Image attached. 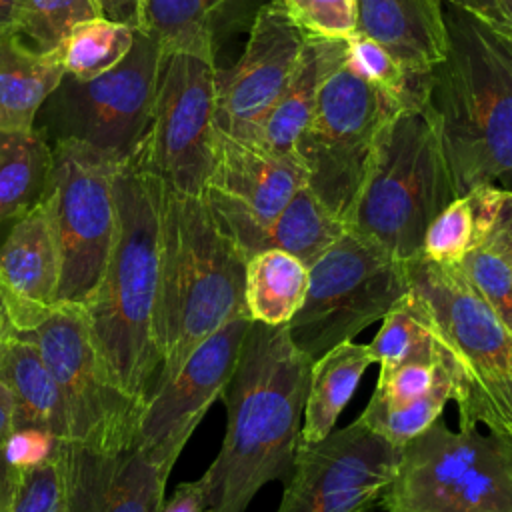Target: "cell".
<instances>
[{
    "label": "cell",
    "instance_id": "obj_1",
    "mask_svg": "<svg viewBox=\"0 0 512 512\" xmlns=\"http://www.w3.org/2000/svg\"><path fill=\"white\" fill-rule=\"evenodd\" d=\"M310 368L312 360L294 346L286 324L250 322L220 396L226 406L224 442L200 476L208 508L244 512L264 484H288L300 448Z\"/></svg>",
    "mask_w": 512,
    "mask_h": 512
},
{
    "label": "cell",
    "instance_id": "obj_2",
    "mask_svg": "<svg viewBox=\"0 0 512 512\" xmlns=\"http://www.w3.org/2000/svg\"><path fill=\"white\" fill-rule=\"evenodd\" d=\"M448 48L426 72L428 110L456 194L512 180V34L442 0Z\"/></svg>",
    "mask_w": 512,
    "mask_h": 512
},
{
    "label": "cell",
    "instance_id": "obj_3",
    "mask_svg": "<svg viewBox=\"0 0 512 512\" xmlns=\"http://www.w3.org/2000/svg\"><path fill=\"white\" fill-rule=\"evenodd\" d=\"M112 190L116 236L102 282L84 312L110 378L144 404L160 374L156 300L166 184L132 160L114 172Z\"/></svg>",
    "mask_w": 512,
    "mask_h": 512
},
{
    "label": "cell",
    "instance_id": "obj_4",
    "mask_svg": "<svg viewBox=\"0 0 512 512\" xmlns=\"http://www.w3.org/2000/svg\"><path fill=\"white\" fill-rule=\"evenodd\" d=\"M246 260L216 222L204 196L166 186L156 300V386L174 376L190 352L220 326L236 316H248Z\"/></svg>",
    "mask_w": 512,
    "mask_h": 512
},
{
    "label": "cell",
    "instance_id": "obj_5",
    "mask_svg": "<svg viewBox=\"0 0 512 512\" xmlns=\"http://www.w3.org/2000/svg\"><path fill=\"white\" fill-rule=\"evenodd\" d=\"M406 268L436 334L458 424H486L492 434L512 438V332L460 264L418 256Z\"/></svg>",
    "mask_w": 512,
    "mask_h": 512
},
{
    "label": "cell",
    "instance_id": "obj_6",
    "mask_svg": "<svg viewBox=\"0 0 512 512\" xmlns=\"http://www.w3.org/2000/svg\"><path fill=\"white\" fill-rule=\"evenodd\" d=\"M456 196L428 110L408 104L382 132L346 228L408 262L422 254L426 228Z\"/></svg>",
    "mask_w": 512,
    "mask_h": 512
},
{
    "label": "cell",
    "instance_id": "obj_7",
    "mask_svg": "<svg viewBox=\"0 0 512 512\" xmlns=\"http://www.w3.org/2000/svg\"><path fill=\"white\" fill-rule=\"evenodd\" d=\"M386 512H512V438L440 418L402 446Z\"/></svg>",
    "mask_w": 512,
    "mask_h": 512
},
{
    "label": "cell",
    "instance_id": "obj_8",
    "mask_svg": "<svg viewBox=\"0 0 512 512\" xmlns=\"http://www.w3.org/2000/svg\"><path fill=\"white\" fill-rule=\"evenodd\" d=\"M162 56L160 44L136 30L126 58L106 74L86 82L64 74L32 128L50 148L70 140L92 148L116 170L130 164L150 128Z\"/></svg>",
    "mask_w": 512,
    "mask_h": 512
},
{
    "label": "cell",
    "instance_id": "obj_9",
    "mask_svg": "<svg viewBox=\"0 0 512 512\" xmlns=\"http://www.w3.org/2000/svg\"><path fill=\"white\" fill-rule=\"evenodd\" d=\"M402 108L348 58L324 82L296 158L306 186L344 224L354 210L382 132Z\"/></svg>",
    "mask_w": 512,
    "mask_h": 512
},
{
    "label": "cell",
    "instance_id": "obj_10",
    "mask_svg": "<svg viewBox=\"0 0 512 512\" xmlns=\"http://www.w3.org/2000/svg\"><path fill=\"white\" fill-rule=\"evenodd\" d=\"M408 292L406 262L346 228L308 268L306 296L286 324L288 334L314 362L382 320Z\"/></svg>",
    "mask_w": 512,
    "mask_h": 512
},
{
    "label": "cell",
    "instance_id": "obj_11",
    "mask_svg": "<svg viewBox=\"0 0 512 512\" xmlns=\"http://www.w3.org/2000/svg\"><path fill=\"white\" fill-rule=\"evenodd\" d=\"M42 354L66 408L68 442L122 450L136 442L142 406L102 364L84 306L54 304L28 330L18 332Z\"/></svg>",
    "mask_w": 512,
    "mask_h": 512
},
{
    "label": "cell",
    "instance_id": "obj_12",
    "mask_svg": "<svg viewBox=\"0 0 512 512\" xmlns=\"http://www.w3.org/2000/svg\"><path fill=\"white\" fill-rule=\"evenodd\" d=\"M114 172L112 164L80 142L52 146L44 200L60 256L56 304L86 306L102 282L116 236Z\"/></svg>",
    "mask_w": 512,
    "mask_h": 512
},
{
    "label": "cell",
    "instance_id": "obj_13",
    "mask_svg": "<svg viewBox=\"0 0 512 512\" xmlns=\"http://www.w3.org/2000/svg\"><path fill=\"white\" fill-rule=\"evenodd\" d=\"M216 52H166L158 70L152 120L134 158L168 188L202 196L216 142Z\"/></svg>",
    "mask_w": 512,
    "mask_h": 512
},
{
    "label": "cell",
    "instance_id": "obj_14",
    "mask_svg": "<svg viewBox=\"0 0 512 512\" xmlns=\"http://www.w3.org/2000/svg\"><path fill=\"white\" fill-rule=\"evenodd\" d=\"M400 452L358 418L300 444L276 512H368L394 480Z\"/></svg>",
    "mask_w": 512,
    "mask_h": 512
},
{
    "label": "cell",
    "instance_id": "obj_15",
    "mask_svg": "<svg viewBox=\"0 0 512 512\" xmlns=\"http://www.w3.org/2000/svg\"><path fill=\"white\" fill-rule=\"evenodd\" d=\"M304 184L296 156H280L216 130L214 162L202 196L246 258L260 252L264 228Z\"/></svg>",
    "mask_w": 512,
    "mask_h": 512
},
{
    "label": "cell",
    "instance_id": "obj_16",
    "mask_svg": "<svg viewBox=\"0 0 512 512\" xmlns=\"http://www.w3.org/2000/svg\"><path fill=\"white\" fill-rule=\"evenodd\" d=\"M248 316H236L202 340L178 372L160 382L146 398L136 444L164 470H172L184 444L218 400L234 372Z\"/></svg>",
    "mask_w": 512,
    "mask_h": 512
},
{
    "label": "cell",
    "instance_id": "obj_17",
    "mask_svg": "<svg viewBox=\"0 0 512 512\" xmlns=\"http://www.w3.org/2000/svg\"><path fill=\"white\" fill-rule=\"evenodd\" d=\"M308 34L280 0L258 8L242 56L226 74L218 72L216 130L254 142L256 132L288 84Z\"/></svg>",
    "mask_w": 512,
    "mask_h": 512
},
{
    "label": "cell",
    "instance_id": "obj_18",
    "mask_svg": "<svg viewBox=\"0 0 512 512\" xmlns=\"http://www.w3.org/2000/svg\"><path fill=\"white\" fill-rule=\"evenodd\" d=\"M70 512H160L168 470L136 442L100 450L58 440L54 450Z\"/></svg>",
    "mask_w": 512,
    "mask_h": 512
},
{
    "label": "cell",
    "instance_id": "obj_19",
    "mask_svg": "<svg viewBox=\"0 0 512 512\" xmlns=\"http://www.w3.org/2000/svg\"><path fill=\"white\" fill-rule=\"evenodd\" d=\"M0 278L6 288L14 334L28 330L56 304L60 256L50 208L44 198L14 218L0 244Z\"/></svg>",
    "mask_w": 512,
    "mask_h": 512
},
{
    "label": "cell",
    "instance_id": "obj_20",
    "mask_svg": "<svg viewBox=\"0 0 512 512\" xmlns=\"http://www.w3.org/2000/svg\"><path fill=\"white\" fill-rule=\"evenodd\" d=\"M356 32L388 48L412 76H424L446 54L442 0H354Z\"/></svg>",
    "mask_w": 512,
    "mask_h": 512
},
{
    "label": "cell",
    "instance_id": "obj_21",
    "mask_svg": "<svg viewBox=\"0 0 512 512\" xmlns=\"http://www.w3.org/2000/svg\"><path fill=\"white\" fill-rule=\"evenodd\" d=\"M348 54L346 38L308 34L288 84L262 120L252 144L280 156H296V144L314 114L324 82Z\"/></svg>",
    "mask_w": 512,
    "mask_h": 512
},
{
    "label": "cell",
    "instance_id": "obj_22",
    "mask_svg": "<svg viewBox=\"0 0 512 512\" xmlns=\"http://www.w3.org/2000/svg\"><path fill=\"white\" fill-rule=\"evenodd\" d=\"M60 48L34 50L10 24L0 28V130H30L64 76Z\"/></svg>",
    "mask_w": 512,
    "mask_h": 512
},
{
    "label": "cell",
    "instance_id": "obj_23",
    "mask_svg": "<svg viewBox=\"0 0 512 512\" xmlns=\"http://www.w3.org/2000/svg\"><path fill=\"white\" fill-rule=\"evenodd\" d=\"M0 380L16 402V428H42L68 440V420L60 388L38 348L16 334L0 338Z\"/></svg>",
    "mask_w": 512,
    "mask_h": 512
},
{
    "label": "cell",
    "instance_id": "obj_24",
    "mask_svg": "<svg viewBox=\"0 0 512 512\" xmlns=\"http://www.w3.org/2000/svg\"><path fill=\"white\" fill-rule=\"evenodd\" d=\"M374 362L376 358L370 346L352 340L336 344L312 362L300 444L320 442L334 430L340 412Z\"/></svg>",
    "mask_w": 512,
    "mask_h": 512
},
{
    "label": "cell",
    "instance_id": "obj_25",
    "mask_svg": "<svg viewBox=\"0 0 512 512\" xmlns=\"http://www.w3.org/2000/svg\"><path fill=\"white\" fill-rule=\"evenodd\" d=\"M504 190L484 184L456 196L426 228L420 256L440 264H460L466 254L484 244L502 204Z\"/></svg>",
    "mask_w": 512,
    "mask_h": 512
},
{
    "label": "cell",
    "instance_id": "obj_26",
    "mask_svg": "<svg viewBox=\"0 0 512 512\" xmlns=\"http://www.w3.org/2000/svg\"><path fill=\"white\" fill-rule=\"evenodd\" d=\"M308 266L296 256L268 248L246 260L244 306L252 322L288 324L304 302Z\"/></svg>",
    "mask_w": 512,
    "mask_h": 512
},
{
    "label": "cell",
    "instance_id": "obj_27",
    "mask_svg": "<svg viewBox=\"0 0 512 512\" xmlns=\"http://www.w3.org/2000/svg\"><path fill=\"white\" fill-rule=\"evenodd\" d=\"M52 148L34 130H0V224L34 208L46 194Z\"/></svg>",
    "mask_w": 512,
    "mask_h": 512
},
{
    "label": "cell",
    "instance_id": "obj_28",
    "mask_svg": "<svg viewBox=\"0 0 512 512\" xmlns=\"http://www.w3.org/2000/svg\"><path fill=\"white\" fill-rule=\"evenodd\" d=\"M344 232L346 224L304 184L264 228L260 252L278 248L296 256L310 268Z\"/></svg>",
    "mask_w": 512,
    "mask_h": 512
},
{
    "label": "cell",
    "instance_id": "obj_29",
    "mask_svg": "<svg viewBox=\"0 0 512 512\" xmlns=\"http://www.w3.org/2000/svg\"><path fill=\"white\" fill-rule=\"evenodd\" d=\"M228 0H142L140 32L162 52H216L214 28Z\"/></svg>",
    "mask_w": 512,
    "mask_h": 512
},
{
    "label": "cell",
    "instance_id": "obj_30",
    "mask_svg": "<svg viewBox=\"0 0 512 512\" xmlns=\"http://www.w3.org/2000/svg\"><path fill=\"white\" fill-rule=\"evenodd\" d=\"M380 372L408 362H440V346L420 298L410 292L382 318L378 334L368 344Z\"/></svg>",
    "mask_w": 512,
    "mask_h": 512
},
{
    "label": "cell",
    "instance_id": "obj_31",
    "mask_svg": "<svg viewBox=\"0 0 512 512\" xmlns=\"http://www.w3.org/2000/svg\"><path fill=\"white\" fill-rule=\"evenodd\" d=\"M134 34V28L102 16L76 24L58 46L64 72L82 82L106 74L126 58L134 44Z\"/></svg>",
    "mask_w": 512,
    "mask_h": 512
},
{
    "label": "cell",
    "instance_id": "obj_32",
    "mask_svg": "<svg viewBox=\"0 0 512 512\" xmlns=\"http://www.w3.org/2000/svg\"><path fill=\"white\" fill-rule=\"evenodd\" d=\"M448 400H452V382L444 380L426 396L400 406L384 404L372 396L358 420L390 444L402 448L442 416Z\"/></svg>",
    "mask_w": 512,
    "mask_h": 512
},
{
    "label": "cell",
    "instance_id": "obj_33",
    "mask_svg": "<svg viewBox=\"0 0 512 512\" xmlns=\"http://www.w3.org/2000/svg\"><path fill=\"white\" fill-rule=\"evenodd\" d=\"M98 16L94 0H18L12 26L34 50H56L72 28Z\"/></svg>",
    "mask_w": 512,
    "mask_h": 512
},
{
    "label": "cell",
    "instance_id": "obj_34",
    "mask_svg": "<svg viewBox=\"0 0 512 512\" xmlns=\"http://www.w3.org/2000/svg\"><path fill=\"white\" fill-rule=\"evenodd\" d=\"M346 40L350 60L374 86L398 100L402 106L422 102L426 74L412 76L388 48L364 34L354 32Z\"/></svg>",
    "mask_w": 512,
    "mask_h": 512
},
{
    "label": "cell",
    "instance_id": "obj_35",
    "mask_svg": "<svg viewBox=\"0 0 512 512\" xmlns=\"http://www.w3.org/2000/svg\"><path fill=\"white\" fill-rule=\"evenodd\" d=\"M460 268L502 324L512 332V268L508 262L486 244H480L466 254Z\"/></svg>",
    "mask_w": 512,
    "mask_h": 512
},
{
    "label": "cell",
    "instance_id": "obj_36",
    "mask_svg": "<svg viewBox=\"0 0 512 512\" xmlns=\"http://www.w3.org/2000/svg\"><path fill=\"white\" fill-rule=\"evenodd\" d=\"M8 512H70L58 462L20 470Z\"/></svg>",
    "mask_w": 512,
    "mask_h": 512
},
{
    "label": "cell",
    "instance_id": "obj_37",
    "mask_svg": "<svg viewBox=\"0 0 512 512\" xmlns=\"http://www.w3.org/2000/svg\"><path fill=\"white\" fill-rule=\"evenodd\" d=\"M292 20L310 36L348 38L356 32L354 0H280Z\"/></svg>",
    "mask_w": 512,
    "mask_h": 512
},
{
    "label": "cell",
    "instance_id": "obj_38",
    "mask_svg": "<svg viewBox=\"0 0 512 512\" xmlns=\"http://www.w3.org/2000/svg\"><path fill=\"white\" fill-rule=\"evenodd\" d=\"M444 380L450 378L442 362H408L380 372L372 396L384 404L400 406L426 396Z\"/></svg>",
    "mask_w": 512,
    "mask_h": 512
},
{
    "label": "cell",
    "instance_id": "obj_39",
    "mask_svg": "<svg viewBox=\"0 0 512 512\" xmlns=\"http://www.w3.org/2000/svg\"><path fill=\"white\" fill-rule=\"evenodd\" d=\"M58 438L42 428H14L2 444L4 458L16 470L40 466L54 458Z\"/></svg>",
    "mask_w": 512,
    "mask_h": 512
},
{
    "label": "cell",
    "instance_id": "obj_40",
    "mask_svg": "<svg viewBox=\"0 0 512 512\" xmlns=\"http://www.w3.org/2000/svg\"><path fill=\"white\" fill-rule=\"evenodd\" d=\"M484 244L494 252H498L512 268V190H504L502 204L498 208L496 220Z\"/></svg>",
    "mask_w": 512,
    "mask_h": 512
},
{
    "label": "cell",
    "instance_id": "obj_41",
    "mask_svg": "<svg viewBox=\"0 0 512 512\" xmlns=\"http://www.w3.org/2000/svg\"><path fill=\"white\" fill-rule=\"evenodd\" d=\"M208 502H206V488L202 478L182 482L178 484L176 492L162 502L160 512H206Z\"/></svg>",
    "mask_w": 512,
    "mask_h": 512
},
{
    "label": "cell",
    "instance_id": "obj_42",
    "mask_svg": "<svg viewBox=\"0 0 512 512\" xmlns=\"http://www.w3.org/2000/svg\"><path fill=\"white\" fill-rule=\"evenodd\" d=\"M98 16L126 24L134 30L140 28V6L142 0H94Z\"/></svg>",
    "mask_w": 512,
    "mask_h": 512
},
{
    "label": "cell",
    "instance_id": "obj_43",
    "mask_svg": "<svg viewBox=\"0 0 512 512\" xmlns=\"http://www.w3.org/2000/svg\"><path fill=\"white\" fill-rule=\"evenodd\" d=\"M16 428V402L8 386L0 380V446Z\"/></svg>",
    "mask_w": 512,
    "mask_h": 512
},
{
    "label": "cell",
    "instance_id": "obj_44",
    "mask_svg": "<svg viewBox=\"0 0 512 512\" xmlns=\"http://www.w3.org/2000/svg\"><path fill=\"white\" fill-rule=\"evenodd\" d=\"M18 474H20V470H16L14 466H10L6 462L2 446H0V512H8L10 500H12L14 490H16Z\"/></svg>",
    "mask_w": 512,
    "mask_h": 512
},
{
    "label": "cell",
    "instance_id": "obj_45",
    "mask_svg": "<svg viewBox=\"0 0 512 512\" xmlns=\"http://www.w3.org/2000/svg\"><path fill=\"white\" fill-rule=\"evenodd\" d=\"M444 2H450L458 8H464L496 26L502 28V22H500V16L496 12V6H494V0H444Z\"/></svg>",
    "mask_w": 512,
    "mask_h": 512
},
{
    "label": "cell",
    "instance_id": "obj_46",
    "mask_svg": "<svg viewBox=\"0 0 512 512\" xmlns=\"http://www.w3.org/2000/svg\"><path fill=\"white\" fill-rule=\"evenodd\" d=\"M10 334H14V326H12V320H10V314H8L6 288H4L2 278H0V338L10 336Z\"/></svg>",
    "mask_w": 512,
    "mask_h": 512
},
{
    "label": "cell",
    "instance_id": "obj_47",
    "mask_svg": "<svg viewBox=\"0 0 512 512\" xmlns=\"http://www.w3.org/2000/svg\"><path fill=\"white\" fill-rule=\"evenodd\" d=\"M502 28L512 34V0H494Z\"/></svg>",
    "mask_w": 512,
    "mask_h": 512
},
{
    "label": "cell",
    "instance_id": "obj_48",
    "mask_svg": "<svg viewBox=\"0 0 512 512\" xmlns=\"http://www.w3.org/2000/svg\"><path fill=\"white\" fill-rule=\"evenodd\" d=\"M16 4H18V0H0V28L12 24Z\"/></svg>",
    "mask_w": 512,
    "mask_h": 512
},
{
    "label": "cell",
    "instance_id": "obj_49",
    "mask_svg": "<svg viewBox=\"0 0 512 512\" xmlns=\"http://www.w3.org/2000/svg\"><path fill=\"white\" fill-rule=\"evenodd\" d=\"M206 512H216V510H212V508H208V510H206Z\"/></svg>",
    "mask_w": 512,
    "mask_h": 512
}]
</instances>
